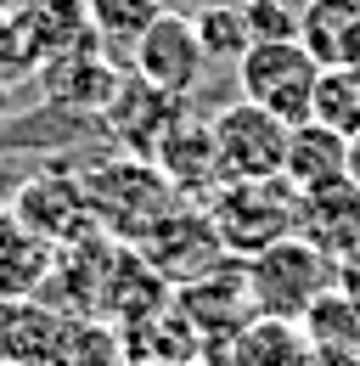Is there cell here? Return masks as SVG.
<instances>
[{"mask_svg": "<svg viewBox=\"0 0 360 366\" xmlns=\"http://www.w3.org/2000/svg\"><path fill=\"white\" fill-rule=\"evenodd\" d=\"M56 248L40 231H29L17 220V209H0V305L17 299H40V287L51 282Z\"/></svg>", "mask_w": 360, "mask_h": 366, "instance_id": "cell-12", "label": "cell"}, {"mask_svg": "<svg viewBox=\"0 0 360 366\" xmlns=\"http://www.w3.org/2000/svg\"><path fill=\"white\" fill-rule=\"evenodd\" d=\"M0 366H11V361H0Z\"/></svg>", "mask_w": 360, "mask_h": 366, "instance_id": "cell-25", "label": "cell"}, {"mask_svg": "<svg viewBox=\"0 0 360 366\" xmlns=\"http://www.w3.org/2000/svg\"><path fill=\"white\" fill-rule=\"evenodd\" d=\"M203 214L231 259H254L299 231V186L287 175L270 181H231L203 197Z\"/></svg>", "mask_w": 360, "mask_h": 366, "instance_id": "cell-1", "label": "cell"}, {"mask_svg": "<svg viewBox=\"0 0 360 366\" xmlns=\"http://www.w3.org/2000/svg\"><path fill=\"white\" fill-rule=\"evenodd\" d=\"M23 6H29V0H0V11H6V17H17Z\"/></svg>", "mask_w": 360, "mask_h": 366, "instance_id": "cell-23", "label": "cell"}, {"mask_svg": "<svg viewBox=\"0 0 360 366\" xmlns=\"http://www.w3.org/2000/svg\"><path fill=\"white\" fill-rule=\"evenodd\" d=\"M349 181H355V186H360V136H355V141H349Z\"/></svg>", "mask_w": 360, "mask_h": 366, "instance_id": "cell-22", "label": "cell"}, {"mask_svg": "<svg viewBox=\"0 0 360 366\" xmlns=\"http://www.w3.org/2000/svg\"><path fill=\"white\" fill-rule=\"evenodd\" d=\"M299 40L321 68L355 62L360 68V0H310L299 17Z\"/></svg>", "mask_w": 360, "mask_h": 366, "instance_id": "cell-14", "label": "cell"}, {"mask_svg": "<svg viewBox=\"0 0 360 366\" xmlns=\"http://www.w3.org/2000/svg\"><path fill=\"white\" fill-rule=\"evenodd\" d=\"M281 175L299 186V192H321V186L332 181H349V141L338 136V130H326V124H299L293 141H287V164H281Z\"/></svg>", "mask_w": 360, "mask_h": 366, "instance_id": "cell-13", "label": "cell"}, {"mask_svg": "<svg viewBox=\"0 0 360 366\" xmlns=\"http://www.w3.org/2000/svg\"><path fill=\"white\" fill-rule=\"evenodd\" d=\"M209 51L197 40V23H191V11H164L146 34H141V46L130 51V74H141L146 85H158L164 96H180V102H191L197 85L209 79Z\"/></svg>", "mask_w": 360, "mask_h": 366, "instance_id": "cell-6", "label": "cell"}, {"mask_svg": "<svg viewBox=\"0 0 360 366\" xmlns=\"http://www.w3.org/2000/svg\"><path fill=\"white\" fill-rule=\"evenodd\" d=\"M315 79H321V62L310 56L304 40H276V46H248V56L236 62V85L242 102L276 113L281 124H310L315 107Z\"/></svg>", "mask_w": 360, "mask_h": 366, "instance_id": "cell-5", "label": "cell"}, {"mask_svg": "<svg viewBox=\"0 0 360 366\" xmlns=\"http://www.w3.org/2000/svg\"><path fill=\"white\" fill-rule=\"evenodd\" d=\"M236 366H310V338L299 321H270V316H254L242 332L225 338Z\"/></svg>", "mask_w": 360, "mask_h": 366, "instance_id": "cell-15", "label": "cell"}, {"mask_svg": "<svg viewBox=\"0 0 360 366\" xmlns=\"http://www.w3.org/2000/svg\"><path fill=\"white\" fill-rule=\"evenodd\" d=\"M85 192H90V209H96V226L107 231V237H124L130 248H141V237L186 203L175 186L164 181L158 164L130 158V152L124 158H107L101 169H90Z\"/></svg>", "mask_w": 360, "mask_h": 366, "instance_id": "cell-2", "label": "cell"}, {"mask_svg": "<svg viewBox=\"0 0 360 366\" xmlns=\"http://www.w3.org/2000/svg\"><path fill=\"white\" fill-rule=\"evenodd\" d=\"M209 136H214V175H220V186L270 181L287 164L293 124H281L276 113H265V107H254V102L236 96V102H225L220 113L209 119Z\"/></svg>", "mask_w": 360, "mask_h": 366, "instance_id": "cell-4", "label": "cell"}, {"mask_svg": "<svg viewBox=\"0 0 360 366\" xmlns=\"http://www.w3.org/2000/svg\"><path fill=\"white\" fill-rule=\"evenodd\" d=\"M310 119H315V124H326V130H338L344 141H355V136H360V68H355V62L321 68Z\"/></svg>", "mask_w": 360, "mask_h": 366, "instance_id": "cell-17", "label": "cell"}, {"mask_svg": "<svg viewBox=\"0 0 360 366\" xmlns=\"http://www.w3.org/2000/svg\"><path fill=\"white\" fill-rule=\"evenodd\" d=\"M0 361H6V350H0Z\"/></svg>", "mask_w": 360, "mask_h": 366, "instance_id": "cell-24", "label": "cell"}, {"mask_svg": "<svg viewBox=\"0 0 360 366\" xmlns=\"http://www.w3.org/2000/svg\"><path fill=\"white\" fill-rule=\"evenodd\" d=\"M242 17H248L254 46H276V40H299L304 6H293V0H242Z\"/></svg>", "mask_w": 360, "mask_h": 366, "instance_id": "cell-20", "label": "cell"}, {"mask_svg": "<svg viewBox=\"0 0 360 366\" xmlns=\"http://www.w3.org/2000/svg\"><path fill=\"white\" fill-rule=\"evenodd\" d=\"M242 265H248L254 316H270V321H304L315 310V299L344 282V265L315 254L304 237H287V242H276V248L242 259Z\"/></svg>", "mask_w": 360, "mask_h": 366, "instance_id": "cell-3", "label": "cell"}, {"mask_svg": "<svg viewBox=\"0 0 360 366\" xmlns=\"http://www.w3.org/2000/svg\"><path fill=\"white\" fill-rule=\"evenodd\" d=\"M191 23H197V40L209 51V62H231V68H236V62L248 56V46H254L242 6H197Z\"/></svg>", "mask_w": 360, "mask_h": 366, "instance_id": "cell-19", "label": "cell"}, {"mask_svg": "<svg viewBox=\"0 0 360 366\" xmlns=\"http://www.w3.org/2000/svg\"><path fill=\"white\" fill-rule=\"evenodd\" d=\"M293 237H304L332 265H355L360 259V186L332 181L321 192H299V231Z\"/></svg>", "mask_w": 360, "mask_h": 366, "instance_id": "cell-9", "label": "cell"}, {"mask_svg": "<svg viewBox=\"0 0 360 366\" xmlns=\"http://www.w3.org/2000/svg\"><path fill=\"white\" fill-rule=\"evenodd\" d=\"M23 68H34V56H29V46H23L17 23L0 11V79H6V74H23Z\"/></svg>", "mask_w": 360, "mask_h": 366, "instance_id": "cell-21", "label": "cell"}, {"mask_svg": "<svg viewBox=\"0 0 360 366\" xmlns=\"http://www.w3.org/2000/svg\"><path fill=\"white\" fill-rule=\"evenodd\" d=\"M34 74H40L45 102L74 107V113H101L113 102V91H119V79H124V68H113V56L101 46H79L68 56H51Z\"/></svg>", "mask_w": 360, "mask_h": 366, "instance_id": "cell-10", "label": "cell"}, {"mask_svg": "<svg viewBox=\"0 0 360 366\" xmlns=\"http://www.w3.org/2000/svg\"><path fill=\"white\" fill-rule=\"evenodd\" d=\"M186 113H191V107H186L180 96H164L158 85H146L141 74H124L119 91H113V102L101 107V124L119 136V147H124L130 158H146V164H152V152L164 147V136L175 130Z\"/></svg>", "mask_w": 360, "mask_h": 366, "instance_id": "cell-8", "label": "cell"}, {"mask_svg": "<svg viewBox=\"0 0 360 366\" xmlns=\"http://www.w3.org/2000/svg\"><path fill=\"white\" fill-rule=\"evenodd\" d=\"M11 23H17L23 46L34 56V68L51 62V56H68V51H79V46H101L96 29H90V6L85 0H29Z\"/></svg>", "mask_w": 360, "mask_h": 366, "instance_id": "cell-11", "label": "cell"}, {"mask_svg": "<svg viewBox=\"0 0 360 366\" xmlns=\"http://www.w3.org/2000/svg\"><path fill=\"white\" fill-rule=\"evenodd\" d=\"M85 6H90V29H96V40H101L107 56H113V46L135 51L141 34H146L164 11H175V0H85Z\"/></svg>", "mask_w": 360, "mask_h": 366, "instance_id": "cell-16", "label": "cell"}, {"mask_svg": "<svg viewBox=\"0 0 360 366\" xmlns=\"http://www.w3.org/2000/svg\"><path fill=\"white\" fill-rule=\"evenodd\" d=\"M299 327H304L310 350H326V355H338V350H360V299H344V293L332 287V293L315 299V310L299 321Z\"/></svg>", "mask_w": 360, "mask_h": 366, "instance_id": "cell-18", "label": "cell"}, {"mask_svg": "<svg viewBox=\"0 0 360 366\" xmlns=\"http://www.w3.org/2000/svg\"><path fill=\"white\" fill-rule=\"evenodd\" d=\"M11 209H17V220H23L29 231H40L51 248H79V242H90V237H101L85 181H79V175H62V169L34 175V181L17 192Z\"/></svg>", "mask_w": 360, "mask_h": 366, "instance_id": "cell-7", "label": "cell"}]
</instances>
